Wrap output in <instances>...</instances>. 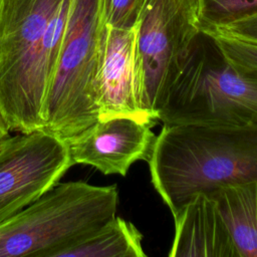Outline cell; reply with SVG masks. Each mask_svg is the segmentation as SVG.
I'll return each instance as SVG.
<instances>
[{
	"label": "cell",
	"instance_id": "obj_1",
	"mask_svg": "<svg viewBox=\"0 0 257 257\" xmlns=\"http://www.w3.org/2000/svg\"><path fill=\"white\" fill-rule=\"evenodd\" d=\"M148 163L174 217L197 194L257 179V122L164 123Z\"/></svg>",
	"mask_w": 257,
	"mask_h": 257
},
{
	"label": "cell",
	"instance_id": "obj_2",
	"mask_svg": "<svg viewBox=\"0 0 257 257\" xmlns=\"http://www.w3.org/2000/svg\"><path fill=\"white\" fill-rule=\"evenodd\" d=\"M164 123L257 122V68L229 58L200 31L186 51L159 111Z\"/></svg>",
	"mask_w": 257,
	"mask_h": 257
},
{
	"label": "cell",
	"instance_id": "obj_3",
	"mask_svg": "<svg viewBox=\"0 0 257 257\" xmlns=\"http://www.w3.org/2000/svg\"><path fill=\"white\" fill-rule=\"evenodd\" d=\"M117 204L114 185L57 183L0 223V257H58L113 218Z\"/></svg>",
	"mask_w": 257,
	"mask_h": 257
},
{
	"label": "cell",
	"instance_id": "obj_4",
	"mask_svg": "<svg viewBox=\"0 0 257 257\" xmlns=\"http://www.w3.org/2000/svg\"><path fill=\"white\" fill-rule=\"evenodd\" d=\"M63 0H0V110L10 131L44 128V36Z\"/></svg>",
	"mask_w": 257,
	"mask_h": 257
},
{
	"label": "cell",
	"instance_id": "obj_5",
	"mask_svg": "<svg viewBox=\"0 0 257 257\" xmlns=\"http://www.w3.org/2000/svg\"><path fill=\"white\" fill-rule=\"evenodd\" d=\"M103 27L101 0H70L43 106V130L65 141L98 119L96 74Z\"/></svg>",
	"mask_w": 257,
	"mask_h": 257
},
{
	"label": "cell",
	"instance_id": "obj_6",
	"mask_svg": "<svg viewBox=\"0 0 257 257\" xmlns=\"http://www.w3.org/2000/svg\"><path fill=\"white\" fill-rule=\"evenodd\" d=\"M200 0H147L137 22L136 70L142 108L159 111L181 61L200 32Z\"/></svg>",
	"mask_w": 257,
	"mask_h": 257
},
{
	"label": "cell",
	"instance_id": "obj_7",
	"mask_svg": "<svg viewBox=\"0 0 257 257\" xmlns=\"http://www.w3.org/2000/svg\"><path fill=\"white\" fill-rule=\"evenodd\" d=\"M71 166L65 140L45 130L9 137L0 148V223L55 186Z\"/></svg>",
	"mask_w": 257,
	"mask_h": 257
},
{
	"label": "cell",
	"instance_id": "obj_8",
	"mask_svg": "<svg viewBox=\"0 0 257 257\" xmlns=\"http://www.w3.org/2000/svg\"><path fill=\"white\" fill-rule=\"evenodd\" d=\"M154 122L132 116L98 118L66 140L72 165H88L104 175L124 177L138 161H149L156 136Z\"/></svg>",
	"mask_w": 257,
	"mask_h": 257
},
{
	"label": "cell",
	"instance_id": "obj_9",
	"mask_svg": "<svg viewBox=\"0 0 257 257\" xmlns=\"http://www.w3.org/2000/svg\"><path fill=\"white\" fill-rule=\"evenodd\" d=\"M136 43L137 24L130 28L104 24L96 74L98 118L132 116L157 121L140 104Z\"/></svg>",
	"mask_w": 257,
	"mask_h": 257
},
{
	"label": "cell",
	"instance_id": "obj_10",
	"mask_svg": "<svg viewBox=\"0 0 257 257\" xmlns=\"http://www.w3.org/2000/svg\"><path fill=\"white\" fill-rule=\"evenodd\" d=\"M170 257H239L230 231L208 194H197L174 216Z\"/></svg>",
	"mask_w": 257,
	"mask_h": 257
},
{
	"label": "cell",
	"instance_id": "obj_11",
	"mask_svg": "<svg viewBox=\"0 0 257 257\" xmlns=\"http://www.w3.org/2000/svg\"><path fill=\"white\" fill-rule=\"evenodd\" d=\"M216 203L239 254L257 257V179L208 194Z\"/></svg>",
	"mask_w": 257,
	"mask_h": 257
},
{
	"label": "cell",
	"instance_id": "obj_12",
	"mask_svg": "<svg viewBox=\"0 0 257 257\" xmlns=\"http://www.w3.org/2000/svg\"><path fill=\"white\" fill-rule=\"evenodd\" d=\"M143 235L130 221L114 216L58 257H146Z\"/></svg>",
	"mask_w": 257,
	"mask_h": 257
},
{
	"label": "cell",
	"instance_id": "obj_13",
	"mask_svg": "<svg viewBox=\"0 0 257 257\" xmlns=\"http://www.w3.org/2000/svg\"><path fill=\"white\" fill-rule=\"evenodd\" d=\"M257 14V0H200L198 28L214 34L239 20Z\"/></svg>",
	"mask_w": 257,
	"mask_h": 257
},
{
	"label": "cell",
	"instance_id": "obj_14",
	"mask_svg": "<svg viewBox=\"0 0 257 257\" xmlns=\"http://www.w3.org/2000/svg\"><path fill=\"white\" fill-rule=\"evenodd\" d=\"M147 0H101L103 23L118 28L134 27Z\"/></svg>",
	"mask_w": 257,
	"mask_h": 257
},
{
	"label": "cell",
	"instance_id": "obj_15",
	"mask_svg": "<svg viewBox=\"0 0 257 257\" xmlns=\"http://www.w3.org/2000/svg\"><path fill=\"white\" fill-rule=\"evenodd\" d=\"M213 36L229 58L257 68V44L223 34H213Z\"/></svg>",
	"mask_w": 257,
	"mask_h": 257
},
{
	"label": "cell",
	"instance_id": "obj_16",
	"mask_svg": "<svg viewBox=\"0 0 257 257\" xmlns=\"http://www.w3.org/2000/svg\"><path fill=\"white\" fill-rule=\"evenodd\" d=\"M214 34H223L257 44V14L234 22Z\"/></svg>",
	"mask_w": 257,
	"mask_h": 257
},
{
	"label": "cell",
	"instance_id": "obj_17",
	"mask_svg": "<svg viewBox=\"0 0 257 257\" xmlns=\"http://www.w3.org/2000/svg\"><path fill=\"white\" fill-rule=\"evenodd\" d=\"M10 137V128L8 123L6 122L5 117L3 116L0 110V148L4 144V142Z\"/></svg>",
	"mask_w": 257,
	"mask_h": 257
}]
</instances>
